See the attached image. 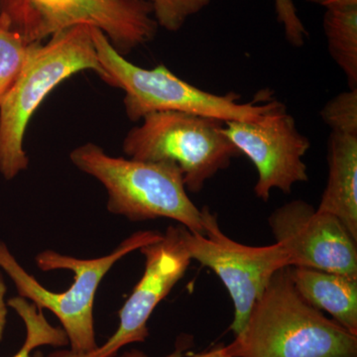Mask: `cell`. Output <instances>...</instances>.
I'll list each match as a JSON object with an SVG mask.
<instances>
[{"label": "cell", "mask_w": 357, "mask_h": 357, "mask_svg": "<svg viewBox=\"0 0 357 357\" xmlns=\"http://www.w3.org/2000/svg\"><path fill=\"white\" fill-rule=\"evenodd\" d=\"M29 47L8 18L0 14V102L20 77Z\"/></svg>", "instance_id": "2e32d148"}, {"label": "cell", "mask_w": 357, "mask_h": 357, "mask_svg": "<svg viewBox=\"0 0 357 357\" xmlns=\"http://www.w3.org/2000/svg\"><path fill=\"white\" fill-rule=\"evenodd\" d=\"M204 236L184 227L185 248L192 260L211 268L229 291L234 307L230 330L236 337L248 324L255 301L265 290L273 275L289 266L285 249L275 243L268 246H248L225 236L217 217L203 208Z\"/></svg>", "instance_id": "ba28073f"}, {"label": "cell", "mask_w": 357, "mask_h": 357, "mask_svg": "<svg viewBox=\"0 0 357 357\" xmlns=\"http://www.w3.org/2000/svg\"><path fill=\"white\" fill-rule=\"evenodd\" d=\"M155 20L167 31L177 32L187 20L204 10L211 0H146Z\"/></svg>", "instance_id": "ac0fdd59"}, {"label": "cell", "mask_w": 357, "mask_h": 357, "mask_svg": "<svg viewBox=\"0 0 357 357\" xmlns=\"http://www.w3.org/2000/svg\"><path fill=\"white\" fill-rule=\"evenodd\" d=\"M91 32L109 86L126 93L124 107L129 121H139L154 112H180L223 122H258L284 107L266 89L251 102H243L236 93L217 95L203 91L176 76L166 66L138 67L121 55L100 30L91 28Z\"/></svg>", "instance_id": "3957f363"}, {"label": "cell", "mask_w": 357, "mask_h": 357, "mask_svg": "<svg viewBox=\"0 0 357 357\" xmlns=\"http://www.w3.org/2000/svg\"><path fill=\"white\" fill-rule=\"evenodd\" d=\"M163 234L154 230H141L122 241L109 255L93 259H79L57 251H42L35 257L43 272L69 270L74 283L66 292L54 293L42 286L21 266L6 244L0 241V268L13 280L18 296L41 310L57 317L67 335L70 356H79L95 351L96 344L93 304L98 286L115 263L143 246L158 241Z\"/></svg>", "instance_id": "5b68a950"}, {"label": "cell", "mask_w": 357, "mask_h": 357, "mask_svg": "<svg viewBox=\"0 0 357 357\" xmlns=\"http://www.w3.org/2000/svg\"><path fill=\"white\" fill-rule=\"evenodd\" d=\"M139 250L145 257L144 273L119 311L116 332L107 342L84 356L58 351L48 357H115L126 345L147 340V324L152 312L183 278L192 259L185 248L183 225H171L158 241Z\"/></svg>", "instance_id": "9c48e42d"}, {"label": "cell", "mask_w": 357, "mask_h": 357, "mask_svg": "<svg viewBox=\"0 0 357 357\" xmlns=\"http://www.w3.org/2000/svg\"><path fill=\"white\" fill-rule=\"evenodd\" d=\"M275 10L289 43L295 47H302L309 33L298 15L293 0H275Z\"/></svg>", "instance_id": "d6986e66"}, {"label": "cell", "mask_w": 357, "mask_h": 357, "mask_svg": "<svg viewBox=\"0 0 357 357\" xmlns=\"http://www.w3.org/2000/svg\"><path fill=\"white\" fill-rule=\"evenodd\" d=\"M70 160L105 188L112 215L133 222L169 218L204 236L203 211L188 196L182 171L172 162L110 156L91 142L75 148Z\"/></svg>", "instance_id": "277c9868"}, {"label": "cell", "mask_w": 357, "mask_h": 357, "mask_svg": "<svg viewBox=\"0 0 357 357\" xmlns=\"http://www.w3.org/2000/svg\"><path fill=\"white\" fill-rule=\"evenodd\" d=\"M268 222L289 266L357 278V241L337 218L298 199L275 210Z\"/></svg>", "instance_id": "8fae6325"}, {"label": "cell", "mask_w": 357, "mask_h": 357, "mask_svg": "<svg viewBox=\"0 0 357 357\" xmlns=\"http://www.w3.org/2000/svg\"><path fill=\"white\" fill-rule=\"evenodd\" d=\"M328 182L317 211L337 218L357 241V135L331 132Z\"/></svg>", "instance_id": "7c38bea8"}, {"label": "cell", "mask_w": 357, "mask_h": 357, "mask_svg": "<svg viewBox=\"0 0 357 357\" xmlns=\"http://www.w3.org/2000/svg\"><path fill=\"white\" fill-rule=\"evenodd\" d=\"M223 130L239 153L255 165L257 198L267 202L274 189L290 194L294 185L309 180L303 158L311 142L300 132L285 105L262 121L225 122Z\"/></svg>", "instance_id": "30bf717a"}, {"label": "cell", "mask_w": 357, "mask_h": 357, "mask_svg": "<svg viewBox=\"0 0 357 357\" xmlns=\"http://www.w3.org/2000/svg\"><path fill=\"white\" fill-rule=\"evenodd\" d=\"M6 281H4L2 274L0 273V344L3 340L7 323V314H8V309H7L8 306H7L6 301Z\"/></svg>", "instance_id": "44dd1931"}, {"label": "cell", "mask_w": 357, "mask_h": 357, "mask_svg": "<svg viewBox=\"0 0 357 357\" xmlns=\"http://www.w3.org/2000/svg\"><path fill=\"white\" fill-rule=\"evenodd\" d=\"M141 121L124 138V153L141 161L172 162L182 171L187 191L201 192L241 155L225 135V122L213 117L160 112Z\"/></svg>", "instance_id": "8992f818"}, {"label": "cell", "mask_w": 357, "mask_h": 357, "mask_svg": "<svg viewBox=\"0 0 357 357\" xmlns=\"http://www.w3.org/2000/svg\"><path fill=\"white\" fill-rule=\"evenodd\" d=\"M24 323L26 337L22 347L13 357H32V352L39 347H65L69 344L64 330L52 326L45 318L43 310L38 309L34 304L24 298H11L7 302Z\"/></svg>", "instance_id": "9a60e30c"}, {"label": "cell", "mask_w": 357, "mask_h": 357, "mask_svg": "<svg viewBox=\"0 0 357 357\" xmlns=\"http://www.w3.org/2000/svg\"><path fill=\"white\" fill-rule=\"evenodd\" d=\"M0 14L29 44L86 25L123 56L152 41L159 27L146 0H0Z\"/></svg>", "instance_id": "52a82bcc"}, {"label": "cell", "mask_w": 357, "mask_h": 357, "mask_svg": "<svg viewBox=\"0 0 357 357\" xmlns=\"http://www.w3.org/2000/svg\"><path fill=\"white\" fill-rule=\"evenodd\" d=\"M323 26L331 56L349 88H357V7L326 9Z\"/></svg>", "instance_id": "5bb4252c"}, {"label": "cell", "mask_w": 357, "mask_h": 357, "mask_svg": "<svg viewBox=\"0 0 357 357\" xmlns=\"http://www.w3.org/2000/svg\"><path fill=\"white\" fill-rule=\"evenodd\" d=\"M321 116L332 132L357 135V88L333 96L321 109Z\"/></svg>", "instance_id": "e0dca14e"}, {"label": "cell", "mask_w": 357, "mask_h": 357, "mask_svg": "<svg viewBox=\"0 0 357 357\" xmlns=\"http://www.w3.org/2000/svg\"><path fill=\"white\" fill-rule=\"evenodd\" d=\"M289 273L309 304L357 335V278L305 267H289Z\"/></svg>", "instance_id": "4fadbf2b"}, {"label": "cell", "mask_w": 357, "mask_h": 357, "mask_svg": "<svg viewBox=\"0 0 357 357\" xmlns=\"http://www.w3.org/2000/svg\"><path fill=\"white\" fill-rule=\"evenodd\" d=\"M119 357H149L146 354H143L139 351H129L123 352ZM165 357H231L227 352V345H220L215 349H211V351L201 352V354H189V356H182L180 352H175V354H170V356Z\"/></svg>", "instance_id": "ffe728a7"}, {"label": "cell", "mask_w": 357, "mask_h": 357, "mask_svg": "<svg viewBox=\"0 0 357 357\" xmlns=\"http://www.w3.org/2000/svg\"><path fill=\"white\" fill-rule=\"evenodd\" d=\"M32 357H44V354L40 351H36L32 354Z\"/></svg>", "instance_id": "603a6c76"}, {"label": "cell", "mask_w": 357, "mask_h": 357, "mask_svg": "<svg viewBox=\"0 0 357 357\" xmlns=\"http://www.w3.org/2000/svg\"><path fill=\"white\" fill-rule=\"evenodd\" d=\"M91 28L76 26L30 44L24 67L0 102V174L13 180L25 171L29 158L23 146L33 115L54 89L84 70L95 72L110 84L98 61Z\"/></svg>", "instance_id": "7a4b0ae2"}, {"label": "cell", "mask_w": 357, "mask_h": 357, "mask_svg": "<svg viewBox=\"0 0 357 357\" xmlns=\"http://www.w3.org/2000/svg\"><path fill=\"white\" fill-rule=\"evenodd\" d=\"M305 1L325 7L326 9L357 7V0H305Z\"/></svg>", "instance_id": "7402d4cb"}, {"label": "cell", "mask_w": 357, "mask_h": 357, "mask_svg": "<svg viewBox=\"0 0 357 357\" xmlns=\"http://www.w3.org/2000/svg\"><path fill=\"white\" fill-rule=\"evenodd\" d=\"M231 357H356L357 335L307 302L282 268L255 301Z\"/></svg>", "instance_id": "6da1fadb"}]
</instances>
